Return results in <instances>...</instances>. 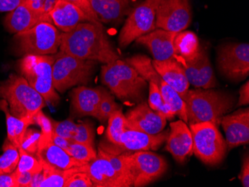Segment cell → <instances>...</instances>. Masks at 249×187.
<instances>
[{
    "label": "cell",
    "mask_w": 249,
    "mask_h": 187,
    "mask_svg": "<svg viewBox=\"0 0 249 187\" xmlns=\"http://www.w3.org/2000/svg\"><path fill=\"white\" fill-rule=\"evenodd\" d=\"M239 179L241 181L244 187H249V157L245 156L242 165L241 171L239 175Z\"/></svg>",
    "instance_id": "44"
},
{
    "label": "cell",
    "mask_w": 249,
    "mask_h": 187,
    "mask_svg": "<svg viewBox=\"0 0 249 187\" xmlns=\"http://www.w3.org/2000/svg\"><path fill=\"white\" fill-rule=\"evenodd\" d=\"M36 156L41 165H47L58 170H67L85 165L75 160L64 149L54 145L51 136L43 135Z\"/></svg>",
    "instance_id": "19"
},
{
    "label": "cell",
    "mask_w": 249,
    "mask_h": 187,
    "mask_svg": "<svg viewBox=\"0 0 249 187\" xmlns=\"http://www.w3.org/2000/svg\"><path fill=\"white\" fill-rule=\"evenodd\" d=\"M53 82L55 90L64 93L74 86L88 85L94 72L96 62L80 59L60 51L54 55Z\"/></svg>",
    "instance_id": "6"
},
{
    "label": "cell",
    "mask_w": 249,
    "mask_h": 187,
    "mask_svg": "<svg viewBox=\"0 0 249 187\" xmlns=\"http://www.w3.org/2000/svg\"><path fill=\"white\" fill-rule=\"evenodd\" d=\"M107 121V139L113 146H118L122 134L127 129L126 119L120 108L111 114Z\"/></svg>",
    "instance_id": "31"
},
{
    "label": "cell",
    "mask_w": 249,
    "mask_h": 187,
    "mask_svg": "<svg viewBox=\"0 0 249 187\" xmlns=\"http://www.w3.org/2000/svg\"><path fill=\"white\" fill-rule=\"evenodd\" d=\"M101 82L123 101H141L147 85L134 68L120 58L102 66Z\"/></svg>",
    "instance_id": "3"
},
{
    "label": "cell",
    "mask_w": 249,
    "mask_h": 187,
    "mask_svg": "<svg viewBox=\"0 0 249 187\" xmlns=\"http://www.w3.org/2000/svg\"><path fill=\"white\" fill-rule=\"evenodd\" d=\"M239 101L237 106H243L249 104V81L240 88L239 91Z\"/></svg>",
    "instance_id": "48"
},
{
    "label": "cell",
    "mask_w": 249,
    "mask_h": 187,
    "mask_svg": "<svg viewBox=\"0 0 249 187\" xmlns=\"http://www.w3.org/2000/svg\"><path fill=\"white\" fill-rule=\"evenodd\" d=\"M106 91L101 87L81 86L75 88L72 93V104L75 114L80 117H96L99 103Z\"/></svg>",
    "instance_id": "24"
},
{
    "label": "cell",
    "mask_w": 249,
    "mask_h": 187,
    "mask_svg": "<svg viewBox=\"0 0 249 187\" xmlns=\"http://www.w3.org/2000/svg\"><path fill=\"white\" fill-rule=\"evenodd\" d=\"M67 1L73 4L78 8H80L82 12L85 13V15L88 17L89 22L99 23L93 9H92L91 5L89 3V0H67Z\"/></svg>",
    "instance_id": "42"
},
{
    "label": "cell",
    "mask_w": 249,
    "mask_h": 187,
    "mask_svg": "<svg viewBox=\"0 0 249 187\" xmlns=\"http://www.w3.org/2000/svg\"><path fill=\"white\" fill-rule=\"evenodd\" d=\"M192 20L190 0H163L157 7L156 28L179 32L185 30Z\"/></svg>",
    "instance_id": "13"
},
{
    "label": "cell",
    "mask_w": 249,
    "mask_h": 187,
    "mask_svg": "<svg viewBox=\"0 0 249 187\" xmlns=\"http://www.w3.org/2000/svg\"><path fill=\"white\" fill-rule=\"evenodd\" d=\"M41 136V132L37 130H26L19 148L26 151L28 153H31L32 155H36L37 150H38Z\"/></svg>",
    "instance_id": "37"
},
{
    "label": "cell",
    "mask_w": 249,
    "mask_h": 187,
    "mask_svg": "<svg viewBox=\"0 0 249 187\" xmlns=\"http://www.w3.org/2000/svg\"><path fill=\"white\" fill-rule=\"evenodd\" d=\"M176 32L163 29H155L136 40L138 44L146 47L152 53L155 61H162L173 58L176 54L174 40Z\"/></svg>",
    "instance_id": "21"
},
{
    "label": "cell",
    "mask_w": 249,
    "mask_h": 187,
    "mask_svg": "<svg viewBox=\"0 0 249 187\" xmlns=\"http://www.w3.org/2000/svg\"><path fill=\"white\" fill-rule=\"evenodd\" d=\"M193 153L205 164L215 166L223 160L227 144L218 127L211 122L190 125Z\"/></svg>",
    "instance_id": "7"
},
{
    "label": "cell",
    "mask_w": 249,
    "mask_h": 187,
    "mask_svg": "<svg viewBox=\"0 0 249 187\" xmlns=\"http://www.w3.org/2000/svg\"><path fill=\"white\" fill-rule=\"evenodd\" d=\"M43 180V171L34 174L32 176V181H31L30 187H40Z\"/></svg>",
    "instance_id": "50"
},
{
    "label": "cell",
    "mask_w": 249,
    "mask_h": 187,
    "mask_svg": "<svg viewBox=\"0 0 249 187\" xmlns=\"http://www.w3.org/2000/svg\"><path fill=\"white\" fill-rule=\"evenodd\" d=\"M22 0H0V12H11L22 2Z\"/></svg>",
    "instance_id": "47"
},
{
    "label": "cell",
    "mask_w": 249,
    "mask_h": 187,
    "mask_svg": "<svg viewBox=\"0 0 249 187\" xmlns=\"http://www.w3.org/2000/svg\"><path fill=\"white\" fill-rule=\"evenodd\" d=\"M25 2L35 11L41 13L49 14L47 11V0H25Z\"/></svg>",
    "instance_id": "46"
},
{
    "label": "cell",
    "mask_w": 249,
    "mask_h": 187,
    "mask_svg": "<svg viewBox=\"0 0 249 187\" xmlns=\"http://www.w3.org/2000/svg\"><path fill=\"white\" fill-rule=\"evenodd\" d=\"M126 160L132 174L133 187H145L160 178L167 170V163L161 156L148 151L134 153L125 152Z\"/></svg>",
    "instance_id": "10"
},
{
    "label": "cell",
    "mask_w": 249,
    "mask_h": 187,
    "mask_svg": "<svg viewBox=\"0 0 249 187\" xmlns=\"http://www.w3.org/2000/svg\"><path fill=\"white\" fill-rule=\"evenodd\" d=\"M42 167L43 180L40 184V187H64V184L67 179L73 173L78 171L80 167H77L69 170H61L49 167L47 165H42Z\"/></svg>",
    "instance_id": "29"
},
{
    "label": "cell",
    "mask_w": 249,
    "mask_h": 187,
    "mask_svg": "<svg viewBox=\"0 0 249 187\" xmlns=\"http://www.w3.org/2000/svg\"><path fill=\"white\" fill-rule=\"evenodd\" d=\"M72 141L93 146L94 132L91 125L88 122L77 124L76 130L72 137Z\"/></svg>",
    "instance_id": "38"
},
{
    "label": "cell",
    "mask_w": 249,
    "mask_h": 187,
    "mask_svg": "<svg viewBox=\"0 0 249 187\" xmlns=\"http://www.w3.org/2000/svg\"><path fill=\"white\" fill-rule=\"evenodd\" d=\"M61 35L53 23L41 22L29 30L17 33L16 49L23 55L54 54L61 45Z\"/></svg>",
    "instance_id": "8"
},
{
    "label": "cell",
    "mask_w": 249,
    "mask_h": 187,
    "mask_svg": "<svg viewBox=\"0 0 249 187\" xmlns=\"http://www.w3.org/2000/svg\"><path fill=\"white\" fill-rule=\"evenodd\" d=\"M14 174L18 187H30L31 181L34 174L28 171H18L15 170Z\"/></svg>",
    "instance_id": "43"
},
{
    "label": "cell",
    "mask_w": 249,
    "mask_h": 187,
    "mask_svg": "<svg viewBox=\"0 0 249 187\" xmlns=\"http://www.w3.org/2000/svg\"><path fill=\"white\" fill-rule=\"evenodd\" d=\"M131 0H89L99 23H115L129 12Z\"/></svg>",
    "instance_id": "26"
},
{
    "label": "cell",
    "mask_w": 249,
    "mask_h": 187,
    "mask_svg": "<svg viewBox=\"0 0 249 187\" xmlns=\"http://www.w3.org/2000/svg\"><path fill=\"white\" fill-rule=\"evenodd\" d=\"M0 110L5 113L6 117L7 139L17 148H19L28 127L36 124L35 119H19L12 115L8 102L3 99L0 100Z\"/></svg>",
    "instance_id": "27"
},
{
    "label": "cell",
    "mask_w": 249,
    "mask_h": 187,
    "mask_svg": "<svg viewBox=\"0 0 249 187\" xmlns=\"http://www.w3.org/2000/svg\"><path fill=\"white\" fill-rule=\"evenodd\" d=\"M174 48L175 55L186 61L195 59L202 50L196 34L190 31H183L176 34Z\"/></svg>",
    "instance_id": "28"
},
{
    "label": "cell",
    "mask_w": 249,
    "mask_h": 187,
    "mask_svg": "<svg viewBox=\"0 0 249 187\" xmlns=\"http://www.w3.org/2000/svg\"><path fill=\"white\" fill-rule=\"evenodd\" d=\"M0 187H18L14 172L0 173Z\"/></svg>",
    "instance_id": "45"
},
{
    "label": "cell",
    "mask_w": 249,
    "mask_h": 187,
    "mask_svg": "<svg viewBox=\"0 0 249 187\" xmlns=\"http://www.w3.org/2000/svg\"><path fill=\"white\" fill-rule=\"evenodd\" d=\"M54 59V55L27 54L18 62L22 76L43 96L45 101L53 104L59 101V96L56 93L53 82Z\"/></svg>",
    "instance_id": "5"
},
{
    "label": "cell",
    "mask_w": 249,
    "mask_h": 187,
    "mask_svg": "<svg viewBox=\"0 0 249 187\" xmlns=\"http://www.w3.org/2000/svg\"><path fill=\"white\" fill-rule=\"evenodd\" d=\"M127 129L142 131L148 135H157L164 129L166 119L150 108L142 102L124 115Z\"/></svg>",
    "instance_id": "16"
},
{
    "label": "cell",
    "mask_w": 249,
    "mask_h": 187,
    "mask_svg": "<svg viewBox=\"0 0 249 187\" xmlns=\"http://www.w3.org/2000/svg\"><path fill=\"white\" fill-rule=\"evenodd\" d=\"M169 132L163 131L157 135H148L142 131L125 129L120 136V145L111 147H102L103 150L114 154L124 152L157 150L166 142Z\"/></svg>",
    "instance_id": "14"
},
{
    "label": "cell",
    "mask_w": 249,
    "mask_h": 187,
    "mask_svg": "<svg viewBox=\"0 0 249 187\" xmlns=\"http://www.w3.org/2000/svg\"><path fill=\"white\" fill-rule=\"evenodd\" d=\"M149 95L148 102L149 107L153 111L163 116L166 119H173L176 115L170 107L165 102L158 86L153 82H149Z\"/></svg>",
    "instance_id": "33"
},
{
    "label": "cell",
    "mask_w": 249,
    "mask_h": 187,
    "mask_svg": "<svg viewBox=\"0 0 249 187\" xmlns=\"http://www.w3.org/2000/svg\"><path fill=\"white\" fill-rule=\"evenodd\" d=\"M0 98L6 100L10 112L19 119H32L46 105L43 96L35 90L25 78L11 74L0 82Z\"/></svg>",
    "instance_id": "4"
},
{
    "label": "cell",
    "mask_w": 249,
    "mask_h": 187,
    "mask_svg": "<svg viewBox=\"0 0 249 187\" xmlns=\"http://www.w3.org/2000/svg\"><path fill=\"white\" fill-rule=\"evenodd\" d=\"M49 15L54 25L64 33L71 32L79 23L89 22L80 8L67 0H56Z\"/></svg>",
    "instance_id": "23"
},
{
    "label": "cell",
    "mask_w": 249,
    "mask_h": 187,
    "mask_svg": "<svg viewBox=\"0 0 249 187\" xmlns=\"http://www.w3.org/2000/svg\"><path fill=\"white\" fill-rule=\"evenodd\" d=\"M19 160L17 171H28V172L36 174L43 171V167L37 157L28 153L26 151L19 148Z\"/></svg>",
    "instance_id": "35"
},
{
    "label": "cell",
    "mask_w": 249,
    "mask_h": 187,
    "mask_svg": "<svg viewBox=\"0 0 249 187\" xmlns=\"http://www.w3.org/2000/svg\"><path fill=\"white\" fill-rule=\"evenodd\" d=\"M185 104L189 125L211 122L219 126L225 114L233 108L235 97L222 90L197 88L180 96Z\"/></svg>",
    "instance_id": "2"
},
{
    "label": "cell",
    "mask_w": 249,
    "mask_h": 187,
    "mask_svg": "<svg viewBox=\"0 0 249 187\" xmlns=\"http://www.w3.org/2000/svg\"><path fill=\"white\" fill-rule=\"evenodd\" d=\"M65 151L69 153L70 155L83 164H88L89 162L94 160L97 156V153L93 146L74 142V141L71 142V144Z\"/></svg>",
    "instance_id": "34"
},
{
    "label": "cell",
    "mask_w": 249,
    "mask_h": 187,
    "mask_svg": "<svg viewBox=\"0 0 249 187\" xmlns=\"http://www.w3.org/2000/svg\"><path fill=\"white\" fill-rule=\"evenodd\" d=\"M85 171L95 187H127L110 162L98 152L94 160L85 164Z\"/></svg>",
    "instance_id": "22"
},
{
    "label": "cell",
    "mask_w": 249,
    "mask_h": 187,
    "mask_svg": "<svg viewBox=\"0 0 249 187\" xmlns=\"http://www.w3.org/2000/svg\"><path fill=\"white\" fill-rule=\"evenodd\" d=\"M229 151L249 142V109H240L221 118Z\"/></svg>",
    "instance_id": "17"
},
{
    "label": "cell",
    "mask_w": 249,
    "mask_h": 187,
    "mask_svg": "<svg viewBox=\"0 0 249 187\" xmlns=\"http://www.w3.org/2000/svg\"><path fill=\"white\" fill-rule=\"evenodd\" d=\"M155 70L162 79L182 96L189 90L188 80L186 77L184 68L180 63L173 57L166 61H152Z\"/></svg>",
    "instance_id": "25"
},
{
    "label": "cell",
    "mask_w": 249,
    "mask_h": 187,
    "mask_svg": "<svg viewBox=\"0 0 249 187\" xmlns=\"http://www.w3.org/2000/svg\"><path fill=\"white\" fill-rule=\"evenodd\" d=\"M89 176L85 171V165L79 167V170L75 171L70 177L64 184V187H93Z\"/></svg>",
    "instance_id": "39"
},
{
    "label": "cell",
    "mask_w": 249,
    "mask_h": 187,
    "mask_svg": "<svg viewBox=\"0 0 249 187\" xmlns=\"http://www.w3.org/2000/svg\"><path fill=\"white\" fill-rule=\"evenodd\" d=\"M218 68L226 78L242 81L249 74V45L248 43H230L219 49Z\"/></svg>",
    "instance_id": "12"
},
{
    "label": "cell",
    "mask_w": 249,
    "mask_h": 187,
    "mask_svg": "<svg viewBox=\"0 0 249 187\" xmlns=\"http://www.w3.org/2000/svg\"><path fill=\"white\" fill-rule=\"evenodd\" d=\"M119 109L120 107L114 101V97L108 92L106 91L99 103L95 118L97 119L100 122H106L111 114Z\"/></svg>",
    "instance_id": "36"
},
{
    "label": "cell",
    "mask_w": 249,
    "mask_h": 187,
    "mask_svg": "<svg viewBox=\"0 0 249 187\" xmlns=\"http://www.w3.org/2000/svg\"><path fill=\"white\" fill-rule=\"evenodd\" d=\"M156 9L157 6L145 0L133 10L119 35V43L122 47H127L131 42L157 29Z\"/></svg>",
    "instance_id": "11"
},
{
    "label": "cell",
    "mask_w": 249,
    "mask_h": 187,
    "mask_svg": "<svg viewBox=\"0 0 249 187\" xmlns=\"http://www.w3.org/2000/svg\"><path fill=\"white\" fill-rule=\"evenodd\" d=\"M174 58L184 68L189 84L196 88L210 89L217 85L211 61L205 50H201L193 61H186L175 55Z\"/></svg>",
    "instance_id": "15"
},
{
    "label": "cell",
    "mask_w": 249,
    "mask_h": 187,
    "mask_svg": "<svg viewBox=\"0 0 249 187\" xmlns=\"http://www.w3.org/2000/svg\"><path fill=\"white\" fill-rule=\"evenodd\" d=\"M2 150L3 153L0 155V173L14 172L19 163V149L6 139Z\"/></svg>",
    "instance_id": "32"
},
{
    "label": "cell",
    "mask_w": 249,
    "mask_h": 187,
    "mask_svg": "<svg viewBox=\"0 0 249 187\" xmlns=\"http://www.w3.org/2000/svg\"><path fill=\"white\" fill-rule=\"evenodd\" d=\"M51 139L54 145L61 148V149H64V150L67 149V147L71 144V142H72V140L66 139V138L63 137V136L53 133V132L52 134Z\"/></svg>",
    "instance_id": "49"
},
{
    "label": "cell",
    "mask_w": 249,
    "mask_h": 187,
    "mask_svg": "<svg viewBox=\"0 0 249 187\" xmlns=\"http://www.w3.org/2000/svg\"><path fill=\"white\" fill-rule=\"evenodd\" d=\"M149 1L152 2V4H154L155 6L158 7V5H159L160 2H163V0H149Z\"/></svg>",
    "instance_id": "51"
},
{
    "label": "cell",
    "mask_w": 249,
    "mask_h": 187,
    "mask_svg": "<svg viewBox=\"0 0 249 187\" xmlns=\"http://www.w3.org/2000/svg\"><path fill=\"white\" fill-rule=\"evenodd\" d=\"M126 63L134 68L147 82L155 84L160 90L165 102L170 107L175 115H177L184 122L188 123L184 101L180 95L172 86H169L155 70L152 65V60L145 55L137 54L128 58Z\"/></svg>",
    "instance_id": "9"
},
{
    "label": "cell",
    "mask_w": 249,
    "mask_h": 187,
    "mask_svg": "<svg viewBox=\"0 0 249 187\" xmlns=\"http://www.w3.org/2000/svg\"><path fill=\"white\" fill-rule=\"evenodd\" d=\"M52 122H53V133L72 141V137L76 130L77 124L74 123L71 120H64L62 122L52 121Z\"/></svg>",
    "instance_id": "40"
},
{
    "label": "cell",
    "mask_w": 249,
    "mask_h": 187,
    "mask_svg": "<svg viewBox=\"0 0 249 187\" xmlns=\"http://www.w3.org/2000/svg\"><path fill=\"white\" fill-rule=\"evenodd\" d=\"M41 22L53 23L49 14L37 12L22 0V2L5 17L4 25L11 33H19L32 29Z\"/></svg>",
    "instance_id": "18"
},
{
    "label": "cell",
    "mask_w": 249,
    "mask_h": 187,
    "mask_svg": "<svg viewBox=\"0 0 249 187\" xmlns=\"http://www.w3.org/2000/svg\"><path fill=\"white\" fill-rule=\"evenodd\" d=\"M98 152H99L102 155L104 156L106 159L108 160L116 172L125 183L127 187H133L134 179H133L132 174L130 170L129 166H128L126 160V155L124 152L120 153V154H114V153H109V152L101 149H99Z\"/></svg>",
    "instance_id": "30"
},
{
    "label": "cell",
    "mask_w": 249,
    "mask_h": 187,
    "mask_svg": "<svg viewBox=\"0 0 249 187\" xmlns=\"http://www.w3.org/2000/svg\"><path fill=\"white\" fill-rule=\"evenodd\" d=\"M35 122L41 128L42 135L47 136H52L53 132V122L51 120L43 114L42 110H40L35 117Z\"/></svg>",
    "instance_id": "41"
},
{
    "label": "cell",
    "mask_w": 249,
    "mask_h": 187,
    "mask_svg": "<svg viewBox=\"0 0 249 187\" xmlns=\"http://www.w3.org/2000/svg\"><path fill=\"white\" fill-rule=\"evenodd\" d=\"M60 51L75 58L108 64L119 59L101 23H79L61 35Z\"/></svg>",
    "instance_id": "1"
},
{
    "label": "cell",
    "mask_w": 249,
    "mask_h": 187,
    "mask_svg": "<svg viewBox=\"0 0 249 187\" xmlns=\"http://www.w3.org/2000/svg\"><path fill=\"white\" fill-rule=\"evenodd\" d=\"M170 129L166 139V150L171 153L176 161L184 163L193 153L191 131L181 119L171 122Z\"/></svg>",
    "instance_id": "20"
}]
</instances>
